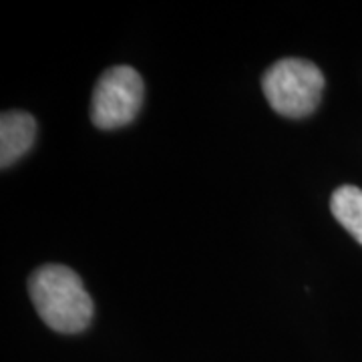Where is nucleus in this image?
Segmentation results:
<instances>
[{
	"label": "nucleus",
	"mask_w": 362,
	"mask_h": 362,
	"mask_svg": "<svg viewBox=\"0 0 362 362\" xmlns=\"http://www.w3.org/2000/svg\"><path fill=\"white\" fill-rule=\"evenodd\" d=\"M28 292L35 308L49 328L73 334L89 326L93 300L77 272L63 264H47L28 280Z\"/></svg>",
	"instance_id": "1"
},
{
	"label": "nucleus",
	"mask_w": 362,
	"mask_h": 362,
	"mask_svg": "<svg viewBox=\"0 0 362 362\" xmlns=\"http://www.w3.org/2000/svg\"><path fill=\"white\" fill-rule=\"evenodd\" d=\"M262 90L272 109L290 119L310 115L320 103L324 75L304 59H280L264 73Z\"/></svg>",
	"instance_id": "2"
},
{
	"label": "nucleus",
	"mask_w": 362,
	"mask_h": 362,
	"mask_svg": "<svg viewBox=\"0 0 362 362\" xmlns=\"http://www.w3.org/2000/svg\"><path fill=\"white\" fill-rule=\"evenodd\" d=\"M143 103V81L125 65L107 69L90 99V119L99 129H117L131 123Z\"/></svg>",
	"instance_id": "3"
},
{
	"label": "nucleus",
	"mask_w": 362,
	"mask_h": 362,
	"mask_svg": "<svg viewBox=\"0 0 362 362\" xmlns=\"http://www.w3.org/2000/svg\"><path fill=\"white\" fill-rule=\"evenodd\" d=\"M37 121L25 111H4L0 117V165L8 168L33 147Z\"/></svg>",
	"instance_id": "4"
},
{
	"label": "nucleus",
	"mask_w": 362,
	"mask_h": 362,
	"mask_svg": "<svg viewBox=\"0 0 362 362\" xmlns=\"http://www.w3.org/2000/svg\"><path fill=\"white\" fill-rule=\"evenodd\" d=\"M330 209L340 226L362 244V189L356 185H340L330 197Z\"/></svg>",
	"instance_id": "5"
}]
</instances>
